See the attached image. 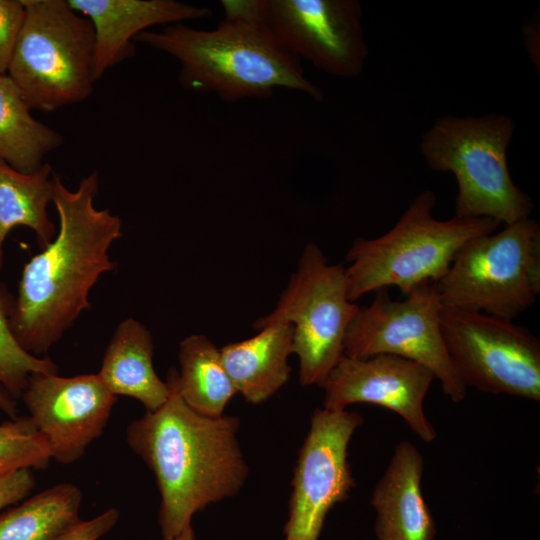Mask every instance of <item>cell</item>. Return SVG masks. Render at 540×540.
Returning a JSON list of instances; mask_svg holds the SVG:
<instances>
[{"instance_id":"1","label":"cell","mask_w":540,"mask_h":540,"mask_svg":"<svg viewBox=\"0 0 540 540\" xmlns=\"http://www.w3.org/2000/svg\"><path fill=\"white\" fill-rule=\"evenodd\" d=\"M98 173L75 191L57 177L53 203L59 217L55 238L24 266L14 299L11 328L30 354H46L90 308L88 295L115 267L109 248L122 236L121 219L94 205Z\"/></svg>"},{"instance_id":"2","label":"cell","mask_w":540,"mask_h":540,"mask_svg":"<svg viewBox=\"0 0 540 540\" xmlns=\"http://www.w3.org/2000/svg\"><path fill=\"white\" fill-rule=\"evenodd\" d=\"M176 375V368L167 374V401L133 420L126 430L129 447L155 476L164 540L191 526L197 511L236 495L248 475L236 438L239 419L194 411L180 396Z\"/></svg>"},{"instance_id":"3","label":"cell","mask_w":540,"mask_h":540,"mask_svg":"<svg viewBox=\"0 0 540 540\" xmlns=\"http://www.w3.org/2000/svg\"><path fill=\"white\" fill-rule=\"evenodd\" d=\"M224 16L213 29L184 23L146 30L135 37L179 63L185 90L214 94L223 101L265 98L287 89L322 99V91L243 0H222Z\"/></svg>"},{"instance_id":"4","label":"cell","mask_w":540,"mask_h":540,"mask_svg":"<svg viewBox=\"0 0 540 540\" xmlns=\"http://www.w3.org/2000/svg\"><path fill=\"white\" fill-rule=\"evenodd\" d=\"M435 205V194L424 190L388 232L353 242L345 268L350 301L381 288L397 287L408 295L423 284L435 283L468 241L500 226L486 217L438 220L432 213Z\"/></svg>"},{"instance_id":"5","label":"cell","mask_w":540,"mask_h":540,"mask_svg":"<svg viewBox=\"0 0 540 540\" xmlns=\"http://www.w3.org/2000/svg\"><path fill=\"white\" fill-rule=\"evenodd\" d=\"M515 131L512 117L444 116L423 134L420 150L431 170L454 175L455 215L511 224L529 218L533 203L514 184L507 150Z\"/></svg>"},{"instance_id":"6","label":"cell","mask_w":540,"mask_h":540,"mask_svg":"<svg viewBox=\"0 0 540 540\" xmlns=\"http://www.w3.org/2000/svg\"><path fill=\"white\" fill-rule=\"evenodd\" d=\"M24 21L7 75L29 108L52 112L93 93L95 31L68 0H22Z\"/></svg>"},{"instance_id":"7","label":"cell","mask_w":540,"mask_h":540,"mask_svg":"<svg viewBox=\"0 0 540 540\" xmlns=\"http://www.w3.org/2000/svg\"><path fill=\"white\" fill-rule=\"evenodd\" d=\"M442 306L508 320L540 294V227L530 218L468 241L434 283Z\"/></svg>"},{"instance_id":"8","label":"cell","mask_w":540,"mask_h":540,"mask_svg":"<svg viewBox=\"0 0 540 540\" xmlns=\"http://www.w3.org/2000/svg\"><path fill=\"white\" fill-rule=\"evenodd\" d=\"M358 308L348 298L345 268L329 264L321 249L309 243L276 307L257 319L253 328L275 322L290 324L300 384L322 387L343 355L345 334Z\"/></svg>"},{"instance_id":"9","label":"cell","mask_w":540,"mask_h":540,"mask_svg":"<svg viewBox=\"0 0 540 540\" xmlns=\"http://www.w3.org/2000/svg\"><path fill=\"white\" fill-rule=\"evenodd\" d=\"M442 304L434 283L394 300L388 288L374 291L372 302L358 308L344 338L343 354L366 358L378 354L400 356L428 368L453 402L464 400L467 387L446 350L441 327Z\"/></svg>"},{"instance_id":"10","label":"cell","mask_w":540,"mask_h":540,"mask_svg":"<svg viewBox=\"0 0 540 540\" xmlns=\"http://www.w3.org/2000/svg\"><path fill=\"white\" fill-rule=\"evenodd\" d=\"M440 327L466 387L540 400V341L513 320L442 306Z\"/></svg>"},{"instance_id":"11","label":"cell","mask_w":540,"mask_h":540,"mask_svg":"<svg viewBox=\"0 0 540 540\" xmlns=\"http://www.w3.org/2000/svg\"><path fill=\"white\" fill-rule=\"evenodd\" d=\"M278 42L299 60L341 78L362 72L367 57L357 0H243Z\"/></svg>"},{"instance_id":"12","label":"cell","mask_w":540,"mask_h":540,"mask_svg":"<svg viewBox=\"0 0 540 540\" xmlns=\"http://www.w3.org/2000/svg\"><path fill=\"white\" fill-rule=\"evenodd\" d=\"M363 417L347 410L317 408L293 472L285 540H318L332 507L355 486L348 444Z\"/></svg>"},{"instance_id":"13","label":"cell","mask_w":540,"mask_h":540,"mask_svg":"<svg viewBox=\"0 0 540 540\" xmlns=\"http://www.w3.org/2000/svg\"><path fill=\"white\" fill-rule=\"evenodd\" d=\"M29 418L45 437L51 459L71 464L101 434L117 401L98 374L34 373L22 393Z\"/></svg>"},{"instance_id":"14","label":"cell","mask_w":540,"mask_h":540,"mask_svg":"<svg viewBox=\"0 0 540 540\" xmlns=\"http://www.w3.org/2000/svg\"><path fill=\"white\" fill-rule=\"evenodd\" d=\"M434 379L428 368L400 356L352 358L343 354L322 385L323 408L339 412L352 403L376 404L397 413L414 434L429 443L437 433L424 413L423 402Z\"/></svg>"},{"instance_id":"15","label":"cell","mask_w":540,"mask_h":540,"mask_svg":"<svg viewBox=\"0 0 540 540\" xmlns=\"http://www.w3.org/2000/svg\"><path fill=\"white\" fill-rule=\"evenodd\" d=\"M90 20L95 31L94 79L133 57L132 40L154 26L208 18L212 10L176 0H68Z\"/></svg>"},{"instance_id":"16","label":"cell","mask_w":540,"mask_h":540,"mask_svg":"<svg viewBox=\"0 0 540 540\" xmlns=\"http://www.w3.org/2000/svg\"><path fill=\"white\" fill-rule=\"evenodd\" d=\"M424 460L413 443L400 441L374 487L377 540H434L436 524L421 492Z\"/></svg>"},{"instance_id":"17","label":"cell","mask_w":540,"mask_h":540,"mask_svg":"<svg viewBox=\"0 0 540 540\" xmlns=\"http://www.w3.org/2000/svg\"><path fill=\"white\" fill-rule=\"evenodd\" d=\"M255 336L220 349L224 367L236 391L252 404L266 401L289 379L293 327L275 322Z\"/></svg>"},{"instance_id":"18","label":"cell","mask_w":540,"mask_h":540,"mask_svg":"<svg viewBox=\"0 0 540 540\" xmlns=\"http://www.w3.org/2000/svg\"><path fill=\"white\" fill-rule=\"evenodd\" d=\"M154 345L150 331L139 321H122L106 348L101 380L114 395L132 397L147 412L160 408L170 395V387L153 366Z\"/></svg>"},{"instance_id":"19","label":"cell","mask_w":540,"mask_h":540,"mask_svg":"<svg viewBox=\"0 0 540 540\" xmlns=\"http://www.w3.org/2000/svg\"><path fill=\"white\" fill-rule=\"evenodd\" d=\"M56 178L49 163L32 173L20 172L0 159V271L4 265V243L17 226L33 230L44 249L57 229L48 215L53 202Z\"/></svg>"},{"instance_id":"20","label":"cell","mask_w":540,"mask_h":540,"mask_svg":"<svg viewBox=\"0 0 540 540\" xmlns=\"http://www.w3.org/2000/svg\"><path fill=\"white\" fill-rule=\"evenodd\" d=\"M62 142L58 131L32 116L15 82L7 74L0 75V159L20 172L32 173Z\"/></svg>"},{"instance_id":"21","label":"cell","mask_w":540,"mask_h":540,"mask_svg":"<svg viewBox=\"0 0 540 540\" xmlns=\"http://www.w3.org/2000/svg\"><path fill=\"white\" fill-rule=\"evenodd\" d=\"M176 385L185 403L197 413L219 417L237 393L220 349L206 336L193 334L179 344Z\"/></svg>"},{"instance_id":"22","label":"cell","mask_w":540,"mask_h":540,"mask_svg":"<svg viewBox=\"0 0 540 540\" xmlns=\"http://www.w3.org/2000/svg\"><path fill=\"white\" fill-rule=\"evenodd\" d=\"M81 501L74 484L50 487L0 514V540H56L80 520Z\"/></svg>"},{"instance_id":"23","label":"cell","mask_w":540,"mask_h":540,"mask_svg":"<svg viewBox=\"0 0 540 540\" xmlns=\"http://www.w3.org/2000/svg\"><path fill=\"white\" fill-rule=\"evenodd\" d=\"M14 299L0 282V385L17 400L32 374H57L58 367L49 358L30 354L17 341L10 323Z\"/></svg>"},{"instance_id":"24","label":"cell","mask_w":540,"mask_h":540,"mask_svg":"<svg viewBox=\"0 0 540 540\" xmlns=\"http://www.w3.org/2000/svg\"><path fill=\"white\" fill-rule=\"evenodd\" d=\"M50 460L49 445L29 417L0 424V477L21 469H44Z\"/></svg>"},{"instance_id":"25","label":"cell","mask_w":540,"mask_h":540,"mask_svg":"<svg viewBox=\"0 0 540 540\" xmlns=\"http://www.w3.org/2000/svg\"><path fill=\"white\" fill-rule=\"evenodd\" d=\"M24 16L22 0H0V75L8 72Z\"/></svg>"},{"instance_id":"26","label":"cell","mask_w":540,"mask_h":540,"mask_svg":"<svg viewBox=\"0 0 540 540\" xmlns=\"http://www.w3.org/2000/svg\"><path fill=\"white\" fill-rule=\"evenodd\" d=\"M118 519V510L110 508L94 518L80 519L56 540H98L114 527Z\"/></svg>"},{"instance_id":"27","label":"cell","mask_w":540,"mask_h":540,"mask_svg":"<svg viewBox=\"0 0 540 540\" xmlns=\"http://www.w3.org/2000/svg\"><path fill=\"white\" fill-rule=\"evenodd\" d=\"M30 469H21L0 477V511L24 499L34 488Z\"/></svg>"},{"instance_id":"28","label":"cell","mask_w":540,"mask_h":540,"mask_svg":"<svg viewBox=\"0 0 540 540\" xmlns=\"http://www.w3.org/2000/svg\"><path fill=\"white\" fill-rule=\"evenodd\" d=\"M0 410L10 416L17 418L16 400L0 385Z\"/></svg>"},{"instance_id":"29","label":"cell","mask_w":540,"mask_h":540,"mask_svg":"<svg viewBox=\"0 0 540 540\" xmlns=\"http://www.w3.org/2000/svg\"><path fill=\"white\" fill-rule=\"evenodd\" d=\"M169 540H194V531L191 526L187 527L178 536Z\"/></svg>"}]
</instances>
